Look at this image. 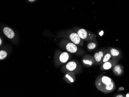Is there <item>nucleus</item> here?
<instances>
[{
	"label": "nucleus",
	"mask_w": 129,
	"mask_h": 97,
	"mask_svg": "<svg viewBox=\"0 0 129 97\" xmlns=\"http://www.w3.org/2000/svg\"><path fill=\"white\" fill-rule=\"evenodd\" d=\"M95 85L99 91L106 94L111 93L116 89L114 81L111 78L103 74L97 77L95 81Z\"/></svg>",
	"instance_id": "f257e3e1"
},
{
	"label": "nucleus",
	"mask_w": 129,
	"mask_h": 97,
	"mask_svg": "<svg viewBox=\"0 0 129 97\" xmlns=\"http://www.w3.org/2000/svg\"><path fill=\"white\" fill-rule=\"evenodd\" d=\"M77 33L82 40L90 41L95 39L96 38L95 35L91 32L88 31L84 29H79L77 31Z\"/></svg>",
	"instance_id": "f03ea898"
},
{
	"label": "nucleus",
	"mask_w": 129,
	"mask_h": 97,
	"mask_svg": "<svg viewBox=\"0 0 129 97\" xmlns=\"http://www.w3.org/2000/svg\"><path fill=\"white\" fill-rule=\"evenodd\" d=\"M118 61L116 59H110L109 61L101 65L100 70H107L113 69L118 63Z\"/></svg>",
	"instance_id": "7ed1b4c3"
},
{
	"label": "nucleus",
	"mask_w": 129,
	"mask_h": 97,
	"mask_svg": "<svg viewBox=\"0 0 129 97\" xmlns=\"http://www.w3.org/2000/svg\"><path fill=\"white\" fill-rule=\"evenodd\" d=\"M107 50L106 48H102L95 52L94 55L95 60V65L100 64Z\"/></svg>",
	"instance_id": "20e7f679"
},
{
	"label": "nucleus",
	"mask_w": 129,
	"mask_h": 97,
	"mask_svg": "<svg viewBox=\"0 0 129 97\" xmlns=\"http://www.w3.org/2000/svg\"><path fill=\"white\" fill-rule=\"evenodd\" d=\"M82 63L87 67H91L95 64V60L94 56L89 55H85L82 59Z\"/></svg>",
	"instance_id": "39448f33"
},
{
	"label": "nucleus",
	"mask_w": 129,
	"mask_h": 97,
	"mask_svg": "<svg viewBox=\"0 0 129 97\" xmlns=\"http://www.w3.org/2000/svg\"><path fill=\"white\" fill-rule=\"evenodd\" d=\"M69 38L71 42L77 45H80L82 42V40L77 33L74 32L71 33L69 35Z\"/></svg>",
	"instance_id": "423d86ee"
},
{
	"label": "nucleus",
	"mask_w": 129,
	"mask_h": 97,
	"mask_svg": "<svg viewBox=\"0 0 129 97\" xmlns=\"http://www.w3.org/2000/svg\"><path fill=\"white\" fill-rule=\"evenodd\" d=\"M112 71L113 74L116 76H120L124 72L123 67L121 65L116 64L113 68Z\"/></svg>",
	"instance_id": "0eeeda50"
},
{
	"label": "nucleus",
	"mask_w": 129,
	"mask_h": 97,
	"mask_svg": "<svg viewBox=\"0 0 129 97\" xmlns=\"http://www.w3.org/2000/svg\"><path fill=\"white\" fill-rule=\"evenodd\" d=\"M65 48L67 51L73 54L76 53L78 51V47L76 45L73 43L72 42L67 43L66 45Z\"/></svg>",
	"instance_id": "6e6552de"
},
{
	"label": "nucleus",
	"mask_w": 129,
	"mask_h": 97,
	"mask_svg": "<svg viewBox=\"0 0 129 97\" xmlns=\"http://www.w3.org/2000/svg\"><path fill=\"white\" fill-rule=\"evenodd\" d=\"M4 33L7 37L9 39H12L15 36V33L11 28L10 27H6L3 29V30Z\"/></svg>",
	"instance_id": "1a4fd4ad"
},
{
	"label": "nucleus",
	"mask_w": 129,
	"mask_h": 97,
	"mask_svg": "<svg viewBox=\"0 0 129 97\" xmlns=\"http://www.w3.org/2000/svg\"><path fill=\"white\" fill-rule=\"evenodd\" d=\"M77 65L76 62L74 61H70L68 62L65 66V68L67 70L70 72L74 71L77 68Z\"/></svg>",
	"instance_id": "9d476101"
},
{
	"label": "nucleus",
	"mask_w": 129,
	"mask_h": 97,
	"mask_svg": "<svg viewBox=\"0 0 129 97\" xmlns=\"http://www.w3.org/2000/svg\"><path fill=\"white\" fill-rule=\"evenodd\" d=\"M107 50L111 55V58L113 59H116L120 55V53L119 50L114 48H108Z\"/></svg>",
	"instance_id": "9b49d317"
},
{
	"label": "nucleus",
	"mask_w": 129,
	"mask_h": 97,
	"mask_svg": "<svg viewBox=\"0 0 129 97\" xmlns=\"http://www.w3.org/2000/svg\"><path fill=\"white\" fill-rule=\"evenodd\" d=\"M69 55L68 53L64 52L61 53L59 56V60L61 63H65L69 60Z\"/></svg>",
	"instance_id": "f8f14e48"
},
{
	"label": "nucleus",
	"mask_w": 129,
	"mask_h": 97,
	"mask_svg": "<svg viewBox=\"0 0 129 97\" xmlns=\"http://www.w3.org/2000/svg\"><path fill=\"white\" fill-rule=\"evenodd\" d=\"M91 42L88 43L87 48L89 50H93L97 48L98 45V43L96 39L90 40Z\"/></svg>",
	"instance_id": "ddd939ff"
},
{
	"label": "nucleus",
	"mask_w": 129,
	"mask_h": 97,
	"mask_svg": "<svg viewBox=\"0 0 129 97\" xmlns=\"http://www.w3.org/2000/svg\"><path fill=\"white\" fill-rule=\"evenodd\" d=\"M111 55L110 54V52L108 51V50H107V51L106 54L104 55L103 58L102 59V61L101 62V63H100L99 65H101L104 63L105 62L109 61L111 58Z\"/></svg>",
	"instance_id": "4468645a"
},
{
	"label": "nucleus",
	"mask_w": 129,
	"mask_h": 97,
	"mask_svg": "<svg viewBox=\"0 0 129 97\" xmlns=\"http://www.w3.org/2000/svg\"><path fill=\"white\" fill-rule=\"evenodd\" d=\"M72 75V74H67L65 75V78L71 83H73L75 81L74 75Z\"/></svg>",
	"instance_id": "2eb2a0df"
},
{
	"label": "nucleus",
	"mask_w": 129,
	"mask_h": 97,
	"mask_svg": "<svg viewBox=\"0 0 129 97\" xmlns=\"http://www.w3.org/2000/svg\"><path fill=\"white\" fill-rule=\"evenodd\" d=\"M7 53L4 50H1L0 51V60H2L6 57Z\"/></svg>",
	"instance_id": "dca6fc26"
},
{
	"label": "nucleus",
	"mask_w": 129,
	"mask_h": 97,
	"mask_svg": "<svg viewBox=\"0 0 129 97\" xmlns=\"http://www.w3.org/2000/svg\"><path fill=\"white\" fill-rule=\"evenodd\" d=\"M125 89V88H124L123 87H119V89H118V92L120 91H123Z\"/></svg>",
	"instance_id": "f3484780"
},
{
	"label": "nucleus",
	"mask_w": 129,
	"mask_h": 97,
	"mask_svg": "<svg viewBox=\"0 0 129 97\" xmlns=\"http://www.w3.org/2000/svg\"><path fill=\"white\" fill-rule=\"evenodd\" d=\"M103 34H104V31H101L99 33V35L100 36H102L103 35Z\"/></svg>",
	"instance_id": "a211bd4d"
},
{
	"label": "nucleus",
	"mask_w": 129,
	"mask_h": 97,
	"mask_svg": "<svg viewBox=\"0 0 129 97\" xmlns=\"http://www.w3.org/2000/svg\"><path fill=\"white\" fill-rule=\"evenodd\" d=\"M115 97H124V95H121V94H119V95H117V96H115Z\"/></svg>",
	"instance_id": "6ab92c4d"
},
{
	"label": "nucleus",
	"mask_w": 129,
	"mask_h": 97,
	"mask_svg": "<svg viewBox=\"0 0 129 97\" xmlns=\"http://www.w3.org/2000/svg\"><path fill=\"white\" fill-rule=\"evenodd\" d=\"M126 97H129V93H128L126 95Z\"/></svg>",
	"instance_id": "aec40b11"
},
{
	"label": "nucleus",
	"mask_w": 129,
	"mask_h": 97,
	"mask_svg": "<svg viewBox=\"0 0 129 97\" xmlns=\"http://www.w3.org/2000/svg\"><path fill=\"white\" fill-rule=\"evenodd\" d=\"M35 0H28L30 2H34L35 1Z\"/></svg>",
	"instance_id": "412c9836"
},
{
	"label": "nucleus",
	"mask_w": 129,
	"mask_h": 97,
	"mask_svg": "<svg viewBox=\"0 0 129 97\" xmlns=\"http://www.w3.org/2000/svg\"><path fill=\"white\" fill-rule=\"evenodd\" d=\"M1 44H2V40H1V39L0 38V45H1Z\"/></svg>",
	"instance_id": "4be33fe9"
}]
</instances>
